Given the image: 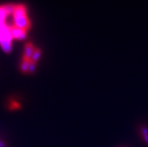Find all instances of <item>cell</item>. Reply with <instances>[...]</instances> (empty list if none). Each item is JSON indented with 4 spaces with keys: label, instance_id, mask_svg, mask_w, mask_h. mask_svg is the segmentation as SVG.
Instances as JSON below:
<instances>
[{
    "label": "cell",
    "instance_id": "6da1fadb",
    "mask_svg": "<svg viewBox=\"0 0 148 147\" xmlns=\"http://www.w3.org/2000/svg\"><path fill=\"white\" fill-rule=\"evenodd\" d=\"M14 17V23L16 26L19 27V28L24 29H26L29 27V21L26 17V15Z\"/></svg>",
    "mask_w": 148,
    "mask_h": 147
},
{
    "label": "cell",
    "instance_id": "7a4b0ae2",
    "mask_svg": "<svg viewBox=\"0 0 148 147\" xmlns=\"http://www.w3.org/2000/svg\"><path fill=\"white\" fill-rule=\"evenodd\" d=\"M10 30L12 37L17 38L18 39H23L26 37V32L24 29L19 28L17 26H10Z\"/></svg>",
    "mask_w": 148,
    "mask_h": 147
},
{
    "label": "cell",
    "instance_id": "3957f363",
    "mask_svg": "<svg viewBox=\"0 0 148 147\" xmlns=\"http://www.w3.org/2000/svg\"><path fill=\"white\" fill-rule=\"evenodd\" d=\"M34 50H35V47H34L33 44L32 43H30V42L26 43V45H25V49L24 52H23V59H30Z\"/></svg>",
    "mask_w": 148,
    "mask_h": 147
},
{
    "label": "cell",
    "instance_id": "277c9868",
    "mask_svg": "<svg viewBox=\"0 0 148 147\" xmlns=\"http://www.w3.org/2000/svg\"><path fill=\"white\" fill-rule=\"evenodd\" d=\"M25 15H26V9L24 6H16L14 11V17H21V16H25Z\"/></svg>",
    "mask_w": 148,
    "mask_h": 147
},
{
    "label": "cell",
    "instance_id": "5b68a950",
    "mask_svg": "<svg viewBox=\"0 0 148 147\" xmlns=\"http://www.w3.org/2000/svg\"><path fill=\"white\" fill-rule=\"evenodd\" d=\"M8 14V12L6 10L5 6H0V23H5L6 16Z\"/></svg>",
    "mask_w": 148,
    "mask_h": 147
},
{
    "label": "cell",
    "instance_id": "8992f818",
    "mask_svg": "<svg viewBox=\"0 0 148 147\" xmlns=\"http://www.w3.org/2000/svg\"><path fill=\"white\" fill-rule=\"evenodd\" d=\"M30 59H23L22 62L21 64V71L23 72H28L29 71V66Z\"/></svg>",
    "mask_w": 148,
    "mask_h": 147
},
{
    "label": "cell",
    "instance_id": "52a82bcc",
    "mask_svg": "<svg viewBox=\"0 0 148 147\" xmlns=\"http://www.w3.org/2000/svg\"><path fill=\"white\" fill-rule=\"evenodd\" d=\"M0 44L2 47V48L5 50L6 52H9L11 50V42L8 41H0Z\"/></svg>",
    "mask_w": 148,
    "mask_h": 147
},
{
    "label": "cell",
    "instance_id": "ba28073f",
    "mask_svg": "<svg viewBox=\"0 0 148 147\" xmlns=\"http://www.w3.org/2000/svg\"><path fill=\"white\" fill-rule=\"evenodd\" d=\"M40 56H41V50L38 48H35L30 59L32 60V61L36 62L38 59H39Z\"/></svg>",
    "mask_w": 148,
    "mask_h": 147
},
{
    "label": "cell",
    "instance_id": "9c48e42d",
    "mask_svg": "<svg viewBox=\"0 0 148 147\" xmlns=\"http://www.w3.org/2000/svg\"><path fill=\"white\" fill-rule=\"evenodd\" d=\"M36 62L32 61V60L30 59L29 66V72H33V71L36 70Z\"/></svg>",
    "mask_w": 148,
    "mask_h": 147
},
{
    "label": "cell",
    "instance_id": "30bf717a",
    "mask_svg": "<svg viewBox=\"0 0 148 147\" xmlns=\"http://www.w3.org/2000/svg\"><path fill=\"white\" fill-rule=\"evenodd\" d=\"M142 132L144 134V137H145V140L147 143H148V131L147 129L144 128L142 129Z\"/></svg>",
    "mask_w": 148,
    "mask_h": 147
},
{
    "label": "cell",
    "instance_id": "8fae6325",
    "mask_svg": "<svg viewBox=\"0 0 148 147\" xmlns=\"http://www.w3.org/2000/svg\"><path fill=\"white\" fill-rule=\"evenodd\" d=\"M11 107L12 108H17L19 107V104L16 101H13V102L11 103Z\"/></svg>",
    "mask_w": 148,
    "mask_h": 147
}]
</instances>
